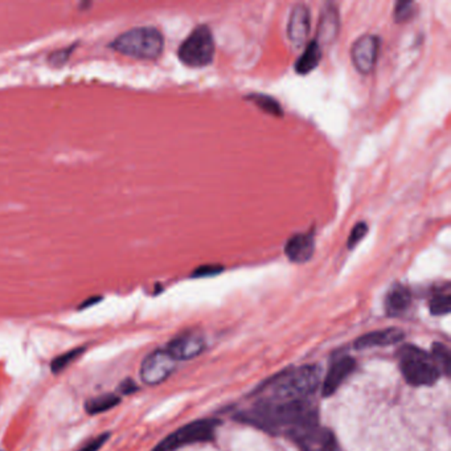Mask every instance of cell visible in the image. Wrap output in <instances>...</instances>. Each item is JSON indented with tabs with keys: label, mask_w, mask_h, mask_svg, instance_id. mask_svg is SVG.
I'll return each instance as SVG.
<instances>
[{
	"label": "cell",
	"mask_w": 451,
	"mask_h": 451,
	"mask_svg": "<svg viewBox=\"0 0 451 451\" xmlns=\"http://www.w3.org/2000/svg\"><path fill=\"white\" fill-rule=\"evenodd\" d=\"M339 22L341 19L338 7L332 3H327L320 13L317 24V37L315 41L320 47L329 45L336 40L339 34Z\"/></svg>",
	"instance_id": "cell-10"
},
{
	"label": "cell",
	"mask_w": 451,
	"mask_h": 451,
	"mask_svg": "<svg viewBox=\"0 0 451 451\" xmlns=\"http://www.w3.org/2000/svg\"><path fill=\"white\" fill-rule=\"evenodd\" d=\"M322 60V47L315 40L307 44L305 52L295 62V72L299 74H308L313 72Z\"/></svg>",
	"instance_id": "cell-15"
},
{
	"label": "cell",
	"mask_w": 451,
	"mask_h": 451,
	"mask_svg": "<svg viewBox=\"0 0 451 451\" xmlns=\"http://www.w3.org/2000/svg\"><path fill=\"white\" fill-rule=\"evenodd\" d=\"M84 351H85V348L80 347V348H74L72 351H68L65 354L60 355L50 364L52 372L53 373H60L65 368L71 366L76 359H78L81 355L84 354Z\"/></svg>",
	"instance_id": "cell-18"
},
{
	"label": "cell",
	"mask_w": 451,
	"mask_h": 451,
	"mask_svg": "<svg viewBox=\"0 0 451 451\" xmlns=\"http://www.w3.org/2000/svg\"><path fill=\"white\" fill-rule=\"evenodd\" d=\"M0 451H1V450H0Z\"/></svg>",
	"instance_id": "cell-27"
},
{
	"label": "cell",
	"mask_w": 451,
	"mask_h": 451,
	"mask_svg": "<svg viewBox=\"0 0 451 451\" xmlns=\"http://www.w3.org/2000/svg\"><path fill=\"white\" fill-rule=\"evenodd\" d=\"M120 390H121V393H122V394H133L134 392L138 390V385L135 384L134 380H131V378H126L124 381L121 382Z\"/></svg>",
	"instance_id": "cell-25"
},
{
	"label": "cell",
	"mask_w": 451,
	"mask_h": 451,
	"mask_svg": "<svg viewBox=\"0 0 451 451\" xmlns=\"http://www.w3.org/2000/svg\"><path fill=\"white\" fill-rule=\"evenodd\" d=\"M217 425L219 422L216 420H200L191 422L166 437L152 451H173L185 445L209 441L213 437Z\"/></svg>",
	"instance_id": "cell-5"
},
{
	"label": "cell",
	"mask_w": 451,
	"mask_h": 451,
	"mask_svg": "<svg viewBox=\"0 0 451 451\" xmlns=\"http://www.w3.org/2000/svg\"><path fill=\"white\" fill-rule=\"evenodd\" d=\"M403 339V332L400 329H378L360 336L355 342V348L368 350V348H376V347H388L401 342Z\"/></svg>",
	"instance_id": "cell-13"
},
{
	"label": "cell",
	"mask_w": 451,
	"mask_h": 451,
	"mask_svg": "<svg viewBox=\"0 0 451 451\" xmlns=\"http://www.w3.org/2000/svg\"><path fill=\"white\" fill-rule=\"evenodd\" d=\"M415 15V3H410V1H399V3H396L394 11H393V16H394L396 23L409 22L410 19H413Z\"/></svg>",
	"instance_id": "cell-21"
},
{
	"label": "cell",
	"mask_w": 451,
	"mask_h": 451,
	"mask_svg": "<svg viewBox=\"0 0 451 451\" xmlns=\"http://www.w3.org/2000/svg\"><path fill=\"white\" fill-rule=\"evenodd\" d=\"M400 366L405 380L415 387L433 385L441 375L431 355L415 345H408L401 350Z\"/></svg>",
	"instance_id": "cell-3"
},
{
	"label": "cell",
	"mask_w": 451,
	"mask_h": 451,
	"mask_svg": "<svg viewBox=\"0 0 451 451\" xmlns=\"http://www.w3.org/2000/svg\"><path fill=\"white\" fill-rule=\"evenodd\" d=\"M315 252V233H298L292 236L285 245V255L295 264H305Z\"/></svg>",
	"instance_id": "cell-9"
},
{
	"label": "cell",
	"mask_w": 451,
	"mask_h": 451,
	"mask_svg": "<svg viewBox=\"0 0 451 451\" xmlns=\"http://www.w3.org/2000/svg\"><path fill=\"white\" fill-rule=\"evenodd\" d=\"M412 303V294L408 287L403 285H396L392 287L385 299L387 314L390 317H396L405 313Z\"/></svg>",
	"instance_id": "cell-14"
},
{
	"label": "cell",
	"mask_w": 451,
	"mask_h": 451,
	"mask_svg": "<svg viewBox=\"0 0 451 451\" xmlns=\"http://www.w3.org/2000/svg\"><path fill=\"white\" fill-rule=\"evenodd\" d=\"M366 233H368V225H366V222L361 221V222L356 224L351 233H350V237H348V241H347L348 249H354L355 246L366 237Z\"/></svg>",
	"instance_id": "cell-22"
},
{
	"label": "cell",
	"mask_w": 451,
	"mask_h": 451,
	"mask_svg": "<svg viewBox=\"0 0 451 451\" xmlns=\"http://www.w3.org/2000/svg\"><path fill=\"white\" fill-rule=\"evenodd\" d=\"M429 310L433 315H446L451 310V296L449 293L434 295L429 303Z\"/></svg>",
	"instance_id": "cell-20"
},
{
	"label": "cell",
	"mask_w": 451,
	"mask_h": 451,
	"mask_svg": "<svg viewBox=\"0 0 451 451\" xmlns=\"http://www.w3.org/2000/svg\"><path fill=\"white\" fill-rule=\"evenodd\" d=\"M120 403L121 397L118 394H102L99 397L87 400L85 403V410L89 415H99L113 409Z\"/></svg>",
	"instance_id": "cell-16"
},
{
	"label": "cell",
	"mask_w": 451,
	"mask_h": 451,
	"mask_svg": "<svg viewBox=\"0 0 451 451\" xmlns=\"http://www.w3.org/2000/svg\"><path fill=\"white\" fill-rule=\"evenodd\" d=\"M111 48L134 59L155 60L164 48V37L154 27H141L117 37Z\"/></svg>",
	"instance_id": "cell-2"
},
{
	"label": "cell",
	"mask_w": 451,
	"mask_h": 451,
	"mask_svg": "<svg viewBox=\"0 0 451 451\" xmlns=\"http://www.w3.org/2000/svg\"><path fill=\"white\" fill-rule=\"evenodd\" d=\"M249 99H252L259 109L265 110L269 114L280 117L283 115V111L280 109V105L275 98L270 97L268 94H250Z\"/></svg>",
	"instance_id": "cell-17"
},
{
	"label": "cell",
	"mask_w": 451,
	"mask_h": 451,
	"mask_svg": "<svg viewBox=\"0 0 451 451\" xmlns=\"http://www.w3.org/2000/svg\"><path fill=\"white\" fill-rule=\"evenodd\" d=\"M221 271V268L217 266H204L196 270L194 277H206V275H212V274H217Z\"/></svg>",
	"instance_id": "cell-26"
},
{
	"label": "cell",
	"mask_w": 451,
	"mask_h": 451,
	"mask_svg": "<svg viewBox=\"0 0 451 451\" xmlns=\"http://www.w3.org/2000/svg\"><path fill=\"white\" fill-rule=\"evenodd\" d=\"M215 38L210 28L206 24L197 25L182 43L178 50L180 62L191 68H204L213 62Z\"/></svg>",
	"instance_id": "cell-4"
},
{
	"label": "cell",
	"mask_w": 451,
	"mask_h": 451,
	"mask_svg": "<svg viewBox=\"0 0 451 451\" xmlns=\"http://www.w3.org/2000/svg\"><path fill=\"white\" fill-rule=\"evenodd\" d=\"M378 37L371 34L363 35L355 41L351 48V59L355 68L360 73H371L375 69L378 57Z\"/></svg>",
	"instance_id": "cell-7"
},
{
	"label": "cell",
	"mask_w": 451,
	"mask_h": 451,
	"mask_svg": "<svg viewBox=\"0 0 451 451\" xmlns=\"http://www.w3.org/2000/svg\"><path fill=\"white\" fill-rule=\"evenodd\" d=\"M204 348H206V342L200 335L183 334L169 343L166 351L171 355L176 361H179V360L194 359L201 354Z\"/></svg>",
	"instance_id": "cell-8"
},
{
	"label": "cell",
	"mask_w": 451,
	"mask_h": 451,
	"mask_svg": "<svg viewBox=\"0 0 451 451\" xmlns=\"http://www.w3.org/2000/svg\"><path fill=\"white\" fill-rule=\"evenodd\" d=\"M320 369L317 366H299L277 378L271 385L273 401H303L317 389Z\"/></svg>",
	"instance_id": "cell-1"
},
{
	"label": "cell",
	"mask_w": 451,
	"mask_h": 451,
	"mask_svg": "<svg viewBox=\"0 0 451 451\" xmlns=\"http://www.w3.org/2000/svg\"><path fill=\"white\" fill-rule=\"evenodd\" d=\"M319 442H320V446L317 451H336V441L334 438L332 433L329 431L322 433Z\"/></svg>",
	"instance_id": "cell-24"
},
{
	"label": "cell",
	"mask_w": 451,
	"mask_h": 451,
	"mask_svg": "<svg viewBox=\"0 0 451 451\" xmlns=\"http://www.w3.org/2000/svg\"><path fill=\"white\" fill-rule=\"evenodd\" d=\"M355 366L356 363L352 357H342L338 361H335L329 368L327 376L323 381V385H322L323 396L329 397L339 389L343 381L352 373Z\"/></svg>",
	"instance_id": "cell-12"
},
{
	"label": "cell",
	"mask_w": 451,
	"mask_h": 451,
	"mask_svg": "<svg viewBox=\"0 0 451 451\" xmlns=\"http://www.w3.org/2000/svg\"><path fill=\"white\" fill-rule=\"evenodd\" d=\"M311 17H310V10L305 4L295 6L289 17L287 24V35L290 41L296 47H302L307 40L311 28Z\"/></svg>",
	"instance_id": "cell-11"
},
{
	"label": "cell",
	"mask_w": 451,
	"mask_h": 451,
	"mask_svg": "<svg viewBox=\"0 0 451 451\" xmlns=\"http://www.w3.org/2000/svg\"><path fill=\"white\" fill-rule=\"evenodd\" d=\"M176 360L166 350L148 355L141 366V378L147 385H158L171 376Z\"/></svg>",
	"instance_id": "cell-6"
},
{
	"label": "cell",
	"mask_w": 451,
	"mask_h": 451,
	"mask_svg": "<svg viewBox=\"0 0 451 451\" xmlns=\"http://www.w3.org/2000/svg\"><path fill=\"white\" fill-rule=\"evenodd\" d=\"M433 360L438 366L439 372L442 371L443 375H449V368H450V351L446 345L442 343H436L433 347Z\"/></svg>",
	"instance_id": "cell-19"
},
{
	"label": "cell",
	"mask_w": 451,
	"mask_h": 451,
	"mask_svg": "<svg viewBox=\"0 0 451 451\" xmlns=\"http://www.w3.org/2000/svg\"><path fill=\"white\" fill-rule=\"evenodd\" d=\"M110 434L109 433H103L101 436H98L96 438L89 441L86 445H84L80 450L77 451H98L108 441H109Z\"/></svg>",
	"instance_id": "cell-23"
}]
</instances>
